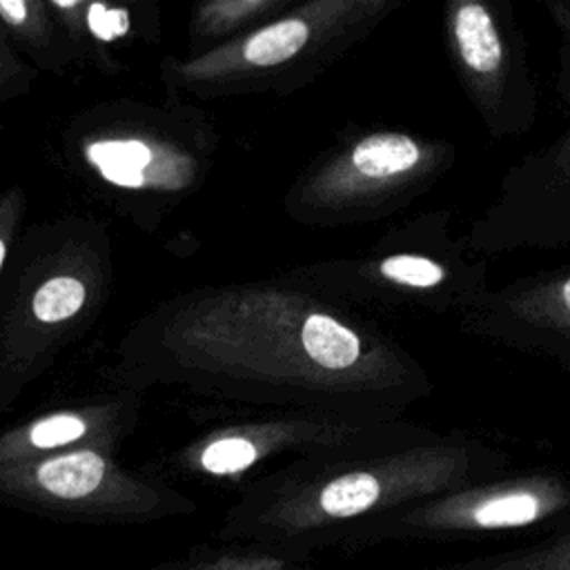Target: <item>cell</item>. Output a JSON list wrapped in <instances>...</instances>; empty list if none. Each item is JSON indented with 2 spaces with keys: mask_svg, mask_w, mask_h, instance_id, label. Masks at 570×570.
Instances as JSON below:
<instances>
[{
  "mask_svg": "<svg viewBox=\"0 0 570 570\" xmlns=\"http://www.w3.org/2000/svg\"><path fill=\"white\" fill-rule=\"evenodd\" d=\"M508 454L470 432H414L289 459L261 479L227 534L309 541L343 525L358 530L419 501L499 474Z\"/></svg>",
  "mask_w": 570,
  "mask_h": 570,
  "instance_id": "6da1fadb",
  "label": "cell"
},
{
  "mask_svg": "<svg viewBox=\"0 0 570 570\" xmlns=\"http://www.w3.org/2000/svg\"><path fill=\"white\" fill-rule=\"evenodd\" d=\"M452 218L450 207L421 212L356 254L289 265L281 276L354 309L459 318L490 289V265L454 234Z\"/></svg>",
  "mask_w": 570,
  "mask_h": 570,
  "instance_id": "7a4b0ae2",
  "label": "cell"
},
{
  "mask_svg": "<svg viewBox=\"0 0 570 570\" xmlns=\"http://www.w3.org/2000/svg\"><path fill=\"white\" fill-rule=\"evenodd\" d=\"M452 140L385 125H347L289 180L283 209L303 227L376 223L428 194L454 165Z\"/></svg>",
  "mask_w": 570,
  "mask_h": 570,
  "instance_id": "3957f363",
  "label": "cell"
},
{
  "mask_svg": "<svg viewBox=\"0 0 570 570\" xmlns=\"http://www.w3.org/2000/svg\"><path fill=\"white\" fill-rule=\"evenodd\" d=\"M405 0H298L240 36L212 76L252 91L289 96L365 42Z\"/></svg>",
  "mask_w": 570,
  "mask_h": 570,
  "instance_id": "277c9868",
  "label": "cell"
},
{
  "mask_svg": "<svg viewBox=\"0 0 570 570\" xmlns=\"http://www.w3.org/2000/svg\"><path fill=\"white\" fill-rule=\"evenodd\" d=\"M452 73L483 129L501 140L528 134L539 91L510 0H448L441 11Z\"/></svg>",
  "mask_w": 570,
  "mask_h": 570,
  "instance_id": "5b68a950",
  "label": "cell"
},
{
  "mask_svg": "<svg viewBox=\"0 0 570 570\" xmlns=\"http://www.w3.org/2000/svg\"><path fill=\"white\" fill-rule=\"evenodd\" d=\"M554 89L568 127L550 145L521 156L503 174L494 200L461 234L481 256L570 245V45L561 42Z\"/></svg>",
  "mask_w": 570,
  "mask_h": 570,
  "instance_id": "8992f818",
  "label": "cell"
},
{
  "mask_svg": "<svg viewBox=\"0 0 570 570\" xmlns=\"http://www.w3.org/2000/svg\"><path fill=\"white\" fill-rule=\"evenodd\" d=\"M570 519V474L532 468L492 474L430 497L367 525L374 534H461L519 530ZM363 530V528H361Z\"/></svg>",
  "mask_w": 570,
  "mask_h": 570,
  "instance_id": "52a82bcc",
  "label": "cell"
},
{
  "mask_svg": "<svg viewBox=\"0 0 570 570\" xmlns=\"http://www.w3.org/2000/svg\"><path fill=\"white\" fill-rule=\"evenodd\" d=\"M456 325L468 336L546 358L570 376V263L490 287Z\"/></svg>",
  "mask_w": 570,
  "mask_h": 570,
  "instance_id": "ba28073f",
  "label": "cell"
},
{
  "mask_svg": "<svg viewBox=\"0 0 570 570\" xmlns=\"http://www.w3.org/2000/svg\"><path fill=\"white\" fill-rule=\"evenodd\" d=\"M416 428L419 423L405 419L376 421L307 410H274L258 421L209 439L200 448L196 465L212 476H234L276 454L298 459L314 452L403 436Z\"/></svg>",
  "mask_w": 570,
  "mask_h": 570,
  "instance_id": "9c48e42d",
  "label": "cell"
},
{
  "mask_svg": "<svg viewBox=\"0 0 570 570\" xmlns=\"http://www.w3.org/2000/svg\"><path fill=\"white\" fill-rule=\"evenodd\" d=\"M31 483L38 490V499H45L51 505H82L89 510L94 505H102L107 510L116 505L118 510L125 508V512L127 508H134L105 492L109 485L107 461L91 450H78L38 463Z\"/></svg>",
  "mask_w": 570,
  "mask_h": 570,
  "instance_id": "30bf717a",
  "label": "cell"
},
{
  "mask_svg": "<svg viewBox=\"0 0 570 570\" xmlns=\"http://www.w3.org/2000/svg\"><path fill=\"white\" fill-rule=\"evenodd\" d=\"M91 163L98 165L102 176L116 185H142V169L149 165V149L138 140H102L89 147Z\"/></svg>",
  "mask_w": 570,
  "mask_h": 570,
  "instance_id": "8fae6325",
  "label": "cell"
},
{
  "mask_svg": "<svg viewBox=\"0 0 570 570\" xmlns=\"http://www.w3.org/2000/svg\"><path fill=\"white\" fill-rule=\"evenodd\" d=\"M490 570H570V519L566 528L528 552L492 559Z\"/></svg>",
  "mask_w": 570,
  "mask_h": 570,
  "instance_id": "7c38bea8",
  "label": "cell"
},
{
  "mask_svg": "<svg viewBox=\"0 0 570 570\" xmlns=\"http://www.w3.org/2000/svg\"><path fill=\"white\" fill-rule=\"evenodd\" d=\"M85 301V287L80 281L69 276H58L47 281L33 296V312L40 321L53 323L69 318L80 309Z\"/></svg>",
  "mask_w": 570,
  "mask_h": 570,
  "instance_id": "4fadbf2b",
  "label": "cell"
},
{
  "mask_svg": "<svg viewBox=\"0 0 570 570\" xmlns=\"http://www.w3.org/2000/svg\"><path fill=\"white\" fill-rule=\"evenodd\" d=\"M82 434H85V423L78 416L56 414V416L38 421L29 432V441L40 450H49V448H58L65 443H73Z\"/></svg>",
  "mask_w": 570,
  "mask_h": 570,
  "instance_id": "5bb4252c",
  "label": "cell"
},
{
  "mask_svg": "<svg viewBox=\"0 0 570 570\" xmlns=\"http://www.w3.org/2000/svg\"><path fill=\"white\" fill-rule=\"evenodd\" d=\"M89 27L91 31L100 38V40H111V38H118L120 33L127 31L129 27V20H127V13L120 11V9H107L102 4H94L89 9Z\"/></svg>",
  "mask_w": 570,
  "mask_h": 570,
  "instance_id": "9a60e30c",
  "label": "cell"
},
{
  "mask_svg": "<svg viewBox=\"0 0 570 570\" xmlns=\"http://www.w3.org/2000/svg\"><path fill=\"white\" fill-rule=\"evenodd\" d=\"M543 9L561 36V42L570 45V0H543Z\"/></svg>",
  "mask_w": 570,
  "mask_h": 570,
  "instance_id": "2e32d148",
  "label": "cell"
},
{
  "mask_svg": "<svg viewBox=\"0 0 570 570\" xmlns=\"http://www.w3.org/2000/svg\"><path fill=\"white\" fill-rule=\"evenodd\" d=\"M24 2L18 0H0V11L9 22H22L24 20Z\"/></svg>",
  "mask_w": 570,
  "mask_h": 570,
  "instance_id": "e0dca14e",
  "label": "cell"
},
{
  "mask_svg": "<svg viewBox=\"0 0 570 570\" xmlns=\"http://www.w3.org/2000/svg\"><path fill=\"white\" fill-rule=\"evenodd\" d=\"M2 258H4V243L0 240V265H2Z\"/></svg>",
  "mask_w": 570,
  "mask_h": 570,
  "instance_id": "ac0fdd59",
  "label": "cell"
}]
</instances>
